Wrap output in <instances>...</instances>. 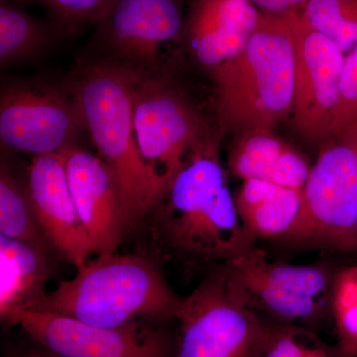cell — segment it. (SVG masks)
I'll list each match as a JSON object with an SVG mask.
<instances>
[{
  "label": "cell",
  "mask_w": 357,
  "mask_h": 357,
  "mask_svg": "<svg viewBox=\"0 0 357 357\" xmlns=\"http://www.w3.org/2000/svg\"><path fill=\"white\" fill-rule=\"evenodd\" d=\"M183 0H115L96 26V43L114 64L139 79L167 77L165 57L184 44Z\"/></svg>",
  "instance_id": "obj_7"
},
{
  "label": "cell",
  "mask_w": 357,
  "mask_h": 357,
  "mask_svg": "<svg viewBox=\"0 0 357 357\" xmlns=\"http://www.w3.org/2000/svg\"><path fill=\"white\" fill-rule=\"evenodd\" d=\"M15 357H62L58 356V354H54L53 351H49V349H45V347H40L36 349H29V351L21 352Z\"/></svg>",
  "instance_id": "obj_27"
},
{
  "label": "cell",
  "mask_w": 357,
  "mask_h": 357,
  "mask_svg": "<svg viewBox=\"0 0 357 357\" xmlns=\"http://www.w3.org/2000/svg\"><path fill=\"white\" fill-rule=\"evenodd\" d=\"M133 83L132 74L102 58L82 65L69 86L86 130L119 185L129 229L156 210L169 188L141 154Z\"/></svg>",
  "instance_id": "obj_2"
},
{
  "label": "cell",
  "mask_w": 357,
  "mask_h": 357,
  "mask_svg": "<svg viewBox=\"0 0 357 357\" xmlns=\"http://www.w3.org/2000/svg\"><path fill=\"white\" fill-rule=\"evenodd\" d=\"M229 168L243 181L259 180L303 189L312 165L299 150L273 130L237 134L229 153Z\"/></svg>",
  "instance_id": "obj_17"
},
{
  "label": "cell",
  "mask_w": 357,
  "mask_h": 357,
  "mask_svg": "<svg viewBox=\"0 0 357 357\" xmlns=\"http://www.w3.org/2000/svg\"><path fill=\"white\" fill-rule=\"evenodd\" d=\"M25 187L49 245L81 267L93 249L70 192L64 152L33 157Z\"/></svg>",
  "instance_id": "obj_13"
},
{
  "label": "cell",
  "mask_w": 357,
  "mask_h": 357,
  "mask_svg": "<svg viewBox=\"0 0 357 357\" xmlns=\"http://www.w3.org/2000/svg\"><path fill=\"white\" fill-rule=\"evenodd\" d=\"M218 119L241 134L274 130L291 116L295 84V42L291 13H262L243 51L210 70Z\"/></svg>",
  "instance_id": "obj_3"
},
{
  "label": "cell",
  "mask_w": 357,
  "mask_h": 357,
  "mask_svg": "<svg viewBox=\"0 0 357 357\" xmlns=\"http://www.w3.org/2000/svg\"><path fill=\"white\" fill-rule=\"evenodd\" d=\"M239 218L253 241L307 243L303 189L259 180L243 181L236 196Z\"/></svg>",
  "instance_id": "obj_16"
},
{
  "label": "cell",
  "mask_w": 357,
  "mask_h": 357,
  "mask_svg": "<svg viewBox=\"0 0 357 357\" xmlns=\"http://www.w3.org/2000/svg\"><path fill=\"white\" fill-rule=\"evenodd\" d=\"M133 121L143 158L169 187L189 157L213 141L191 100L167 77H134Z\"/></svg>",
  "instance_id": "obj_8"
},
{
  "label": "cell",
  "mask_w": 357,
  "mask_h": 357,
  "mask_svg": "<svg viewBox=\"0 0 357 357\" xmlns=\"http://www.w3.org/2000/svg\"><path fill=\"white\" fill-rule=\"evenodd\" d=\"M262 13L283 15L300 11L306 6L307 0H251Z\"/></svg>",
  "instance_id": "obj_26"
},
{
  "label": "cell",
  "mask_w": 357,
  "mask_h": 357,
  "mask_svg": "<svg viewBox=\"0 0 357 357\" xmlns=\"http://www.w3.org/2000/svg\"><path fill=\"white\" fill-rule=\"evenodd\" d=\"M261 357H345L338 347L321 340L306 326L271 323V331Z\"/></svg>",
  "instance_id": "obj_24"
},
{
  "label": "cell",
  "mask_w": 357,
  "mask_h": 357,
  "mask_svg": "<svg viewBox=\"0 0 357 357\" xmlns=\"http://www.w3.org/2000/svg\"><path fill=\"white\" fill-rule=\"evenodd\" d=\"M0 234L51 248L33 210L25 182L21 183L3 164L0 173Z\"/></svg>",
  "instance_id": "obj_20"
},
{
  "label": "cell",
  "mask_w": 357,
  "mask_h": 357,
  "mask_svg": "<svg viewBox=\"0 0 357 357\" xmlns=\"http://www.w3.org/2000/svg\"><path fill=\"white\" fill-rule=\"evenodd\" d=\"M49 248L0 234V318L27 311L46 294L51 274Z\"/></svg>",
  "instance_id": "obj_18"
},
{
  "label": "cell",
  "mask_w": 357,
  "mask_h": 357,
  "mask_svg": "<svg viewBox=\"0 0 357 357\" xmlns=\"http://www.w3.org/2000/svg\"><path fill=\"white\" fill-rule=\"evenodd\" d=\"M307 243L352 251L357 220V129L319 146L303 188Z\"/></svg>",
  "instance_id": "obj_9"
},
{
  "label": "cell",
  "mask_w": 357,
  "mask_h": 357,
  "mask_svg": "<svg viewBox=\"0 0 357 357\" xmlns=\"http://www.w3.org/2000/svg\"><path fill=\"white\" fill-rule=\"evenodd\" d=\"M27 311L60 314L103 328L141 319H175L182 298L157 263L140 255H98Z\"/></svg>",
  "instance_id": "obj_4"
},
{
  "label": "cell",
  "mask_w": 357,
  "mask_h": 357,
  "mask_svg": "<svg viewBox=\"0 0 357 357\" xmlns=\"http://www.w3.org/2000/svg\"><path fill=\"white\" fill-rule=\"evenodd\" d=\"M300 13L345 54L357 44V0H307Z\"/></svg>",
  "instance_id": "obj_21"
},
{
  "label": "cell",
  "mask_w": 357,
  "mask_h": 357,
  "mask_svg": "<svg viewBox=\"0 0 357 357\" xmlns=\"http://www.w3.org/2000/svg\"><path fill=\"white\" fill-rule=\"evenodd\" d=\"M295 42V84L291 119L307 142L321 146L332 137L345 53L291 13Z\"/></svg>",
  "instance_id": "obj_11"
},
{
  "label": "cell",
  "mask_w": 357,
  "mask_h": 357,
  "mask_svg": "<svg viewBox=\"0 0 357 357\" xmlns=\"http://www.w3.org/2000/svg\"><path fill=\"white\" fill-rule=\"evenodd\" d=\"M332 317L338 349L345 357H357V265L335 271Z\"/></svg>",
  "instance_id": "obj_22"
},
{
  "label": "cell",
  "mask_w": 357,
  "mask_h": 357,
  "mask_svg": "<svg viewBox=\"0 0 357 357\" xmlns=\"http://www.w3.org/2000/svg\"><path fill=\"white\" fill-rule=\"evenodd\" d=\"M147 321L103 328L51 312L21 311L7 325L21 326L37 344L62 357H169L165 335Z\"/></svg>",
  "instance_id": "obj_12"
},
{
  "label": "cell",
  "mask_w": 357,
  "mask_h": 357,
  "mask_svg": "<svg viewBox=\"0 0 357 357\" xmlns=\"http://www.w3.org/2000/svg\"><path fill=\"white\" fill-rule=\"evenodd\" d=\"M156 237L185 265L225 264L256 245L213 141L194 152L156 208Z\"/></svg>",
  "instance_id": "obj_1"
},
{
  "label": "cell",
  "mask_w": 357,
  "mask_h": 357,
  "mask_svg": "<svg viewBox=\"0 0 357 357\" xmlns=\"http://www.w3.org/2000/svg\"><path fill=\"white\" fill-rule=\"evenodd\" d=\"M177 357H261L271 323L230 292L222 265L182 298Z\"/></svg>",
  "instance_id": "obj_6"
},
{
  "label": "cell",
  "mask_w": 357,
  "mask_h": 357,
  "mask_svg": "<svg viewBox=\"0 0 357 357\" xmlns=\"http://www.w3.org/2000/svg\"><path fill=\"white\" fill-rule=\"evenodd\" d=\"M64 155L70 192L93 255L115 252L130 229L114 174L100 156L77 145Z\"/></svg>",
  "instance_id": "obj_14"
},
{
  "label": "cell",
  "mask_w": 357,
  "mask_h": 357,
  "mask_svg": "<svg viewBox=\"0 0 357 357\" xmlns=\"http://www.w3.org/2000/svg\"><path fill=\"white\" fill-rule=\"evenodd\" d=\"M84 128L74 96L55 86L18 84L0 96V139L33 156L62 153Z\"/></svg>",
  "instance_id": "obj_10"
},
{
  "label": "cell",
  "mask_w": 357,
  "mask_h": 357,
  "mask_svg": "<svg viewBox=\"0 0 357 357\" xmlns=\"http://www.w3.org/2000/svg\"><path fill=\"white\" fill-rule=\"evenodd\" d=\"M61 37L50 21H42L8 0L0 4V63L20 64L43 55Z\"/></svg>",
  "instance_id": "obj_19"
},
{
  "label": "cell",
  "mask_w": 357,
  "mask_h": 357,
  "mask_svg": "<svg viewBox=\"0 0 357 357\" xmlns=\"http://www.w3.org/2000/svg\"><path fill=\"white\" fill-rule=\"evenodd\" d=\"M222 266L230 292L265 321L314 331L333 321L337 270L328 263L275 262L255 245Z\"/></svg>",
  "instance_id": "obj_5"
},
{
  "label": "cell",
  "mask_w": 357,
  "mask_h": 357,
  "mask_svg": "<svg viewBox=\"0 0 357 357\" xmlns=\"http://www.w3.org/2000/svg\"><path fill=\"white\" fill-rule=\"evenodd\" d=\"M357 129V44L345 54L332 137Z\"/></svg>",
  "instance_id": "obj_25"
},
{
  "label": "cell",
  "mask_w": 357,
  "mask_h": 357,
  "mask_svg": "<svg viewBox=\"0 0 357 357\" xmlns=\"http://www.w3.org/2000/svg\"><path fill=\"white\" fill-rule=\"evenodd\" d=\"M43 7L61 37L73 36L89 26H96L115 0H8Z\"/></svg>",
  "instance_id": "obj_23"
},
{
  "label": "cell",
  "mask_w": 357,
  "mask_h": 357,
  "mask_svg": "<svg viewBox=\"0 0 357 357\" xmlns=\"http://www.w3.org/2000/svg\"><path fill=\"white\" fill-rule=\"evenodd\" d=\"M260 16L261 10L251 0H190L185 49L202 67L215 69L243 50Z\"/></svg>",
  "instance_id": "obj_15"
}]
</instances>
